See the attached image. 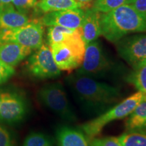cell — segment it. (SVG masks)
<instances>
[{
  "label": "cell",
  "instance_id": "obj_1",
  "mask_svg": "<svg viewBox=\"0 0 146 146\" xmlns=\"http://www.w3.org/2000/svg\"><path fill=\"white\" fill-rule=\"evenodd\" d=\"M67 83L81 108L89 116H99L119 100V88L78 73L70 74Z\"/></svg>",
  "mask_w": 146,
  "mask_h": 146
},
{
  "label": "cell",
  "instance_id": "obj_2",
  "mask_svg": "<svg viewBox=\"0 0 146 146\" xmlns=\"http://www.w3.org/2000/svg\"><path fill=\"white\" fill-rule=\"evenodd\" d=\"M102 35L112 43L132 33L146 32V16L127 3L100 15Z\"/></svg>",
  "mask_w": 146,
  "mask_h": 146
},
{
  "label": "cell",
  "instance_id": "obj_3",
  "mask_svg": "<svg viewBox=\"0 0 146 146\" xmlns=\"http://www.w3.org/2000/svg\"><path fill=\"white\" fill-rule=\"evenodd\" d=\"M145 98L146 95L140 91L135 93L93 120L84 123L81 126V130L89 138H94L101 133L108 124L114 120L129 116L139 104Z\"/></svg>",
  "mask_w": 146,
  "mask_h": 146
},
{
  "label": "cell",
  "instance_id": "obj_4",
  "mask_svg": "<svg viewBox=\"0 0 146 146\" xmlns=\"http://www.w3.org/2000/svg\"><path fill=\"white\" fill-rule=\"evenodd\" d=\"M50 46L55 62L60 70L71 71L81 66L86 48L81 28L67 41Z\"/></svg>",
  "mask_w": 146,
  "mask_h": 146
},
{
  "label": "cell",
  "instance_id": "obj_5",
  "mask_svg": "<svg viewBox=\"0 0 146 146\" xmlns=\"http://www.w3.org/2000/svg\"><path fill=\"white\" fill-rule=\"evenodd\" d=\"M76 72L102 79L115 72V66L105 54L99 42L94 41L86 45L83 62Z\"/></svg>",
  "mask_w": 146,
  "mask_h": 146
},
{
  "label": "cell",
  "instance_id": "obj_6",
  "mask_svg": "<svg viewBox=\"0 0 146 146\" xmlns=\"http://www.w3.org/2000/svg\"><path fill=\"white\" fill-rule=\"evenodd\" d=\"M37 95L39 101L60 118L70 123L77 120L62 84L54 83L45 85L39 89Z\"/></svg>",
  "mask_w": 146,
  "mask_h": 146
},
{
  "label": "cell",
  "instance_id": "obj_7",
  "mask_svg": "<svg viewBox=\"0 0 146 146\" xmlns=\"http://www.w3.org/2000/svg\"><path fill=\"white\" fill-rule=\"evenodd\" d=\"M43 27L41 22H31L14 29L0 30V43L12 42L31 50H37L43 45Z\"/></svg>",
  "mask_w": 146,
  "mask_h": 146
},
{
  "label": "cell",
  "instance_id": "obj_8",
  "mask_svg": "<svg viewBox=\"0 0 146 146\" xmlns=\"http://www.w3.org/2000/svg\"><path fill=\"white\" fill-rule=\"evenodd\" d=\"M27 68L31 75L37 78H56L61 74L53 58L50 47L43 44L29 58Z\"/></svg>",
  "mask_w": 146,
  "mask_h": 146
},
{
  "label": "cell",
  "instance_id": "obj_9",
  "mask_svg": "<svg viewBox=\"0 0 146 146\" xmlns=\"http://www.w3.org/2000/svg\"><path fill=\"white\" fill-rule=\"evenodd\" d=\"M25 98L17 93L0 91V122L14 124L21 122L27 114Z\"/></svg>",
  "mask_w": 146,
  "mask_h": 146
},
{
  "label": "cell",
  "instance_id": "obj_10",
  "mask_svg": "<svg viewBox=\"0 0 146 146\" xmlns=\"http://www.w3.org/2000/svg\"><path fill=\"white\" fill-rule=\"evenodd\" d=\"M120 56L131 66L146 60V35L123 38L117 42Z\"/></svg>",
  "mask_w": 146,
  "mask_h": 146
},
{
  "label": "cell",
  "instance_id": "obj_11",
  "mask_svg": "<svg viewBox=\"0 0 146 146\" xmlns=\"http://www.w3.org/2000/svg\"><path fill=\"white\" fill-rule=\"evenodd\" d=\"M85 16V11L80 8L55 11L46 13L41 23L47 27L60 26L70 29L81 28Z\"/></svg>",
  "mask_w": 146,
  "mask_h": 146
},
{
  "label": "cell",
  "instance_id": "obj_12",
  "mask_svg": "<svg viewBox=\"0 0 146 146\" xmlns=\"http://www.w3.org/2000/svg\"><path fill=\"white\" fill-rule=\"evenodd\" d=\"M101 12L94 8H89L85 11V16L81 27L82 36L86 45L88 43L96 41L102 35L100 24Z\"/></svg>",
  "mask_w": 146,
  "mask_h": 146
},
{
  "label": "cell",
  "instance_id": "obj_13",
  "mask_svg": "<svg viewBox=\"0 0 146 146\" xmlns=\"http://www.w3.org/2000/svg\"><path fill=\"white\" fill-rule=\"evenodd\" d=\"M32 52L29 47L12 42L0 43V60L10 66H15Z\"/></svg>",
  "mask_w": 146,
  "mask_h": 146
},
{
  "label": "cell",
  "instance_id": "obj_14",
  "mask_svg": "<svg viewBox=\"0 0 146 146\" xmlns=\"http://www.w3.org/2000/svg\"><path fill=\"white\" fill-rule=\"evenodd\" d=\"M56 137L58 146H90L85 133L66 125L56 129Z\"/></svg>",
  "mask_w": 146,
  "mask_h": 146
},
{
  "label": "cell",
  "instance_id": "obj_15",
  "mask_svg": "<svg viewBox=\"0 0 146 146\" xmlns=\"http://www.w3.org/2000/svg\"><path fill=\"white\" fill-rule=\"evenodd\" d=\"M29 23V19L26 14L14 10L12 4L0 9V30L17 29Z\"/></svg>",
  "mask_w": 146,
  "mask_h": 146
},
{
  "label": "cell",
  "instance_id": "obj_16",
  "mask_svg": "<svg viewBox=\"0 0 146 146\" xmlns=\"http://www.w3.org/2000/svg\"><path fill=\"white\" fill-rule=\"evenodd\" d=\"M126 80L138 91L146 95V60L133 66V70L128 74Z\"/></svg>",
  "mask_w": 146,
  "mask_h": 146
},
{
  "label": "cell",
  "instance_id": "obj_17",
  "mask_svg": "<svg viewBox=\"0 0 146 146\" xmlns=\"http://www.w3.org/2000/svg\"><path fill=\"white\" fill-rule=\"evenodd\" d=\"M125 127L127 130L146 129V98L129 115Z\"/></svg>",
  "mask_w": 146,
  "mask_h": 146
},
{
  "label": "cell",
  "instance_id": "obj_18",
  "mask_svg": "<svg viewBox=\"0 0 146 146\" xmlns=\"http://www.w3.org/2000/svg\"><path fill=\"white\" fill-rule=\"evenodd\" d=\"M36 5L45 13L79 8L78 3L74 0H41Z\"/></svg>",
  "mask_w": 146,
  "mask_h": 146
},
{
  "label": "cell",
  "instance_id": "obj_19",
  "mask_svg": "<svg viewBox=\"0 0 146 146\" xmlns=\"http://www.w3.org/2000/svg\"><path fill=\"white\" fill-rule=\"evenodd\" d=\"M118 139L122 146H146V129L127 130Z\"/></svg>",
  "mask_w": 146,
  "mask_h": 146
},
{
  "label": "cell",
  "instance_id": "obj_20",
  "mask_svg": "<svg viewBox=\"0 0 146 146\" xmlns=\"http://www.w3.org/2000/svg\"><path fill=\"white\" fill-rule=\"evenodd\" d=\"M77 29H70L60 26L48 27L47 41L49 45L62 43L67 41L74 35Z\"/></svg>",
  "mask_w": 146,
  "mask_h": 146
},
{
  "label": "cell",
  "instance_id": "obj_21",
  "mask_svg": "<svg viewBox=\"0 0 146 146\" xmlns=\"http://www.w3.org/2000/svg\"><path fill=\"white\" fill-rule=\"evenodd\" d=\"M53 141L44 133L33 132L29 134L24 141L23 146H53Z\"/></svg>",
  "mask_w": 146,
  "mask_h": 146
},
{
  "label": "cell",
  "instance_id": "obj_22",
  "mask_svg": "<svg viewBox=\"0 0 146 146\" xmlns=\"http://www.w3.org/2000/svg\"><path fill=\"white\" fill-rule=\"evenodd\" d=\"M126 2L127 0H95L92 8L101 13H107Z\"/></svg>",
  "mask_w": 146,
  "mask_h": 146
},
{
  "label": "cell",
  "instance_id": "obj_23",
  "mask_svg": "<svg viewBox=\"0 0 146 146\" xmlns=\"http://www.w3.org/2000/svg\"><path fill=\"white\" fill-rule=\"evenodd\" d=\"M90 146H122L118 137H106L102 138H92L89 141Z\"/></svg>",
  "mask_w": 146,
  "mask_h": 146
},
{
  "label": "cell",
  "instance_id": "obj_24",
  "mask_svg": "<svg viewBox=\"0 0 146 146\" xmlns=\"http://www.w3.org/2000/svg\"><path fill=\"white\" fill-rule=\"evenodd\" d=\"M15 73L14 68L0 60V84L5 83Z\"/></svg>",
  "mask_w": 146,
  "mask_h": 146
},
{
  "label": "cell",
  "instance_id": "obj_25",
  "mask_svg": "<svg viewBox=\"0 0 146 146\" xmlns=\"http://www.w3.org/2000/svg\"><path fill=\"white\" fill-rule=\"evenodd\" d=\"M12 3L18 11L25 14V12L35 6L36 0H12Z\"/></svg>",
  "mask_w": 146,
  "mask_h": 146
},
{
  "label": "cell",
  "instance_id": "obj_26",
  "mask_svg": "<svg viewBox=\"0 0 146 146\" xmlns=\"http://www.w3.org/2000/svg\"><path fill=\"white\" fill-rule=\"evenodd\" d=\"M0 146H14L8 131L0 125Z\"/></svg>",
  "mask_w": 146,
  "mask_h": 146
},
{
  "label": "cell",
  "instance_id": "obj_27",
  "mask_svg": "<svg viewBox=\"0 0 146 146\" xmlns=\"http://www.w3.org/2000/svg\"><path fill=\"white\" fill-rule=\"evenodd\" d=\"M129 4L140 14L146 16V0H127Z\"/></svg>",
  "mask_w": 146,
  "mask_h": 146
},
{
  "label": "cell",
  "instance_id": "obj_28",
  "mask_svg": "<svg viewBox=\"0 0 146 146\" xmlns=\"http://www.w3.org/2000/svg\"><path fill=\"white\" fill-rule=\"evenodd\" d=\"M74 1L78 3L80 9L85 11L92 8L95 0H74Z\"/></svg>",
  "mask_w": 146,
  "mask_h": 146
},
{
  "label": "cell",
  "instance_id": "obj_29",
  "mask_svg": "<svg viewBox=\"0 0 146 146\" xmlns=\"http://www.w3.org/2000/svg\"><path fill=\"white\" fill-rule=\"evenodd\" d=\"M1 3H2L3 6L12 4V0H1Z\"/></svg>",
  "mask_w": 146,
  "mask_h": 146
},
{
  "label": "cell",
  "instance_id": "obj_30",
  "mask_svg": "<svg viewBox=\"0 0 146 146\" xmlns=\"http://www.w3.org/2000/svg\"><path fill=\"white\" fill-rule=\"evenodd\" d=\"M3 7V5H2V3H1V0H0V9H1V8H2Z\"/></svg>",
  "mask_w": 146,
  "mask_h": 146
}]
</instances>
